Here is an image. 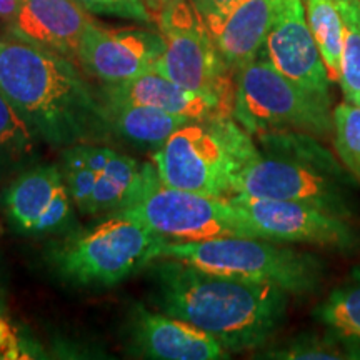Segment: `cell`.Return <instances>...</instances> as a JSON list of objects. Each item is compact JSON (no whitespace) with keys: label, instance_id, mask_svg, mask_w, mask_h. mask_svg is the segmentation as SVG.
<instances>
[{"label":"cell","instance_id":"cell-1","mask_svg":"<svg viewBox=\"0 0 360 360\" xmlns=\"http://www.w3.org/2000/svg\"><path fill=\"white\" fill-rule=\"evenodd\" d=\"M0 92L52 147L102 142L112 132L105 103L69 57L12 34L0 37Z\"/></svg>","mask_w":360,"mask_h":360},{"label":"cell","instance_id":"cell-2","mask_svg":"<svg viewBox=\"0 0 360 360\" xmlns=\"http://www.w3.org/2000/svg\"><path fill=\"white\" fill-rule=\"evenodd\" d=\"M154 269L155 304L165 315L205 330L225 350L265 344L281 327L289 292L269 282L225 277L175 259Z\"/></svg>","mask_w":360,"mask_h":360},{"label":"cell","instance_id":"cell-3","mask_svg":"<svg viewBox=\"0 0 360 360\" xmlns=\"http://www.w3.org/2000/svg\"><path fill=\"white\" fill-rule=\"evenodd\" d=\"M257 139V150L233 174L232 195L302 202L344 219L354 214L357 179L315 135L276 130Z\"/></svg>","mask_w":360,"mask_h":360},{"label":"cell","instance_id":"cell-4","mask_svg":"<svg viewBox=\"0 0 360 360\" xmlns=\"http://www.w3.org/2000/svg\"><path fill=\"white\" fill-rule=\"evenodd\" d=\"M255 150L250 134L232 115H222L175 130L152 160L165 186L231 197L233 174Z\"/></svg>","mask_w":360,"mask_h":360},{"label":"cell","instance_id":"cell-5","mask_svg":"<svg viewBox=\"0 0 360 360\" xmlns=\"http://www.w3.org/2000/svg\"><path fill=\"white\" fill-rule=\"evenodd\" d=\"M160 259H175L225 277L269 282L297 295L317 290L323 277V264L315 255L254 237L167 242Z\"/></svg>","mask_w":360,"mask_h":360},{"label":"cell","instance_id":"cell-6","mask_svg":"<svg viewBox=\"0 0 360 360\" xmlns=\"http://www.w3.org/2000/svg\"><path fill=\"white\" fill-rule=\"evenodd\" d=\"M332 102L287 79L262 53L236 74L232 117L250 135L297 130L327 137L334 130Z\"/></svg>","mask_w":360,"mask_h":360},{"label":"cell","instance_id":"cell-7","mask_svg":"<svg viewBox=\"0 0 360 360\" xmlns=\"http://www.w3.org/2000/svg\"><path fill=\"white\" fill-rule=\"evenodd\" d=\"M142 186L127 209L114 215L132 219L177 242L217 237H255L229 197L204 195L165 186L155 165L142 164Z\"/></svg>","mask_w":360,"mask_h":360},{"label":"cell","instance_id":"cell-8","mask_svg":"<svg viewBox=\"0 0 360 360\" xmlns=\"http://www.w3.org/2000/svg\"><path fill=\"white\" fill-rule=\"evenodd\" d=\"M165 49L155 72L188 90L212 98L232 115L236 75L217 51L195 0H172L159 7Z\"/></svg>","mask_w":360,"mask_h":360},{"label":"cell","instance_id":"cell-9","mask_svg":"<svg viewBox=\"0 0 360 360\" xmlns=\"http://www.w3.org/2000/svg\"><path fill=\"white\" fill-rule=\"evenodd\" d=\"M164 237L132 219L110 215L53 254L58 272L79 285L109 287L160 259Z\"/></svg>","mask_w":360,"mask_h":360},{"label":"cell","instance_id":"cell-10","mask_svg":"<svg viewBox=\"0 0 360 360\" xmlns=\"http://www.w3.org/2000/svg\"><path fill=\"white\" fill-rule=\"evenodd\" d=\"M229 199L257 238L326 245L342 252L359 249L357 231L340 215L302 202L262 199L244 193H233Z\"/></svg>","mask_w":360,"mask_h":360},{"label":"cell","instance_id":"cell-11","mask_svg":"<svg viewBox=\"0 0 360 360\" xmlns=\"http://www.w3.org/2000/svg\"><path fill=\"white\" fill-rule=\"evenodd\" d=\"M162 34L146 29H107L96 20L80 39L79 65L103 84H119L155 69L164 53Z\"/></svg>","mask_w":360,"mask_h":360},{"label":"cell","instance_id":"cell-12","mask_svg":"<svg viewBox=\"0 0 360 360\" xmlns=\"http://www.w3.org/2000/svg\"><path fill=\"white\" fill-rule=\"evenodd\" d=\"M265 57L287 79L330 102V77L310 30L304 0H282L264 45Z\"/></svg>","mask_w":360,"mask_h":360},{"label":"cell","instance_id":"cell-13","mask_svg":"<svg viewBox=\"0 0 360 360\" xmlns=\"http://www.w3.org/2000/svg\"><path fill=\"white\" fill-rule=\"evenodd\" d=\"M70 202L62 169L56 165L24 170L4 195L11 222L30 236L62 231L70 220Z\"/></svg>","mask_w":360,"mask_h":360},{"label":"cell","instance_id":"cell-14","mask_svg":"<svg viewBox=\"0 0 360 360\" xmlns=\"http://www.w3.org/2000/svg\"><path fill=\"white\" fill-rule=\"evenodd\" d=\"M132 344L139 354L155 360H217L227 357V350L191 322L170 315L135 310Z\"/></svg>","mask_w":360,"mask_h":360},{"label":"cell","instance_id":"cell-15","mask_svg":"<svg viewBox=\"0 0 360 360\" xmlns=\"http://www.w3.org/2000/svg\"><path fill=\"white\" fill-rule=\"evenodd\" d=\"M94 19L75 0H19L12 35L75 58L80 39Z\"/></svg>","mask_w":360,"mask_h":360},{"label":"cell","instance_id":"cell-16","mask_svg":"<svg viewBox=\"0 0 360 360\" xmlns=\"http://www.w3.org/2000/svg\"><path fill=\"white\" fill-rule=\"evenodd\" d=\"M281 6L282 0H242L210 30L219 53L233 75L262 53Z\"/></svg>","mask_w":360,"mask_h":360},{"label":"cell","instance_id":"cell-17","mask_svg":"<svg viewBox=\"0 0 360 360\" xmlns=\"http://www.w3.org/2000/svg\"><path fill=\"white\" fill-rule=\"evenodd\" d=\"M102 96L107 102H129L157 107L170 114L187 117L193 122H204L214 117L225 115L212 98L182 87L155 70L146 72L125 82L105 84Z\"/></svg>","mask_w":360,"mask_h":360},{"label":"cell","instance_id":"cell-18","mask_svg":"<svg viewBox=\"0 0 360 360\" xmlns=\"http://www.w3.org/2000/svg\"><path fill=\"white\" fill-rule=\"evenodd\" d=\"M103 103L112 130L125 141L142 147L159 148L175 130L193 122L187 117L141 103L107 101H103Z\"/></svg>","mask_w":360,"mask_h":360},{"label":"cell","instance_id":"cell-19","mask_svg":"<svg viewBox=\"0 0 360 360\" xmlns=\"http://www.w3.org/2000/svg\"><path fill=\"white\" fill-rule=\"evenodd\" d=\"M314 315L328 335L360 355V269H354L314 310Z\"/></svg>","mask_w":360,"mask_h":360},{"label":"cell","instance_id":"cell-20","mask_svg":"<svg viewBox=\"0 0 360 360\" xmlns=\"http://www.w3.org/2000/svg\"><path fill=\"white\" fill-rule=\"evenodd\" d=\"M143 165L132 157L115 152L103 172L97 174L90 215H114L127 209L142 186Z\"/></svg>","mask_w":360,"mask_h":360},{"label":"cell","instance_id":"cell-21","mask_svg":"<svg viewBox=\"0 0 360 360\" xmlns=\"http://www.w3.org/2000/svg\"><path fill=\"white\" fill-rule=\"evenodd\" d=\"M305 13L332 82H339L342 17L335 0H304Z\"/></svg>","mask_w":360,"mask_h":360},{"label":"cell","instance_id":"cell-22","mask_svg":"<svg viewBox=\"0 0 360 360\" xmlns=\"http://www.w3.org/2000/svg\"><path fill=\"white\" fill-rule=\"evenodd\" d=\"M342 17L339 84L344 101L360 105V17L357 0H335Z\"/></svg>","mask_w":360,"mask_h":360},{"label":"cell","instance_id":"cell-23","mask_svg":"<svg viewBox=\"0 0 360 360\" xmlns=\"http://www.w3.org/2000/svg\"><path fill=\"white\" fill-rule=\"evenodd\" d=\"M34 152L35 134L0 92V170L22 164Z\"/></svg>","mask_w":360,"mask_h":360},{"label":"cell","instance_id":"cell-24","mask_svg":"<svg viewBox=\"0 0 360 360\" xmlns=\"http://www.w3.org/2000/svg\"><path fill=\"white\" fill-rule=\"evenodd\" d=\"M267 359L281 360H350L360 359L357 352L349 349L332 335H300L264 355Z\"/></svg>","mask_w":360,"mask_h":360},{"label":"cell","instance_id":"cell-25","mask_svg":"<svg viewBox=\"0 0 360 360\" xmlns=\"http://www.w3.org/2000/svg\"><path fill=\"white\" fill-rule=\"evenodd\" d=\"M334 143L345 169L360 180V105L342 102L332 112Z\"/></svg>","mask_w":360,"mask_h":360},{"label":"cell","instance_id":"cell-26","mask_svg":"<svg viewBox=\"0 0 360 360\" xmlns=\"http://www.w3.org/2000/svg\"><path fill=\"white\" fill-rule=\"evenodd\" d=\"M62 159H64V162H62V175H64V182L70 200L79 207L80 212L90 215L97 174L90 170L84 162L82 154L79 150V143L64 148Z\"/></svg>","mask_w":360,"mask_h":360},{"label":"cell","instance_id":"cell-27","mask_svg":"<svg viewBox=\"0 0 360 360\" xmlns=\"http://www.w3.org/2000/svg\"><path fill=\"white\" fill-rule=\"evenodd\" d=\"M75 2L89 13H96V15H109L117 19L142 22V24L152 22L146 0H75Z\"/></svg>","mask_w":360,"mask_h":360},{"label":"cell","instance_id":"cell-28","mask_svg":"<svg viewBox=\"0 0 360 360\" xmlns=\"http://www.w3.org/2000/svg\"><path fill=\"white\" fill-rule=\"evenodd\" d=\"M29 342L24 340L20 328L6 314H0V360L32 359Z\"/></svg>","mask_w":360,"mask_h":360},{"label":"cell","instance_id":"cell-29","mask_svg":"<svg viewBox=\"0 0 360 360\" xmlns=\"http://www.w3.org/2000/svg\"><path fill=\"white\" fill-rule=\"evenodd\" d=\"M240 2L242 0H197L195 4L209 30H214L224 17Z\"/></svg>","mask_w":360,"mask_h":360},{"label":"cell","instance_id":"cell-30","mask_svg":"<svg viewBox=\"0 0 360 360\" xmlns=\"http://www.w3.org/2000/svg\"><path fill=\"white\" fill-rule=\"evenodd\" d=\"M19 11V0H0V20L11 25Z\"/></svg>","mask_w":360,"mask_h":360},{"label":"cell","instance_id":"cell-31","mask_svg":"<svg viewBox=\"0 0 360 360\" xmlns=\"http://www.w3.org/2000/svg\"><path fill=\"white\" fill-rule=\"evenodd\" d=\"M146 4H147V6H152L155 8L160 7V0H146Z\"/></svg>","mask_w":360,"mask_h":360},{"label":"cell","instance_id":"cell-32","mask_svg":"<svg viewBox=\"0 0 360 360\" xmlns=\"http://www.w3.org/2000/svg\"><path fill=\"white\" fill-rule=\"evenodd\" d=\"M167 2H172V0H160V6H162V4H167ZM195 2H197V0H195Z\"/></svg>","mask_w":360,"mask_h":360},{"label":"cell","instance_id":"cell-33","mask_svg":"<svg viewBox=\"0 0 360 360\" xmlns=\"http://www.w3.org/2000/svg\"><path fill=\"white\" fill-rule=\"evenodd\" d=\"M357 7H359V17H360V0H357Z\"/></svg>","mask_w":360,"mask_h":360}]
</instances>
